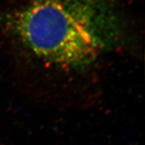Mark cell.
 <instances>
[{"label":"cell","mask_w":145,"mask_h":145,"mask_svg":"<svg viewBox=\"0 0 145 145\" xmlns=\"http://www.w3.org/2000/svg\"><path fill=\"white\" fill-rule=\"evenodd\" d=\"M116 0H33L0 11V30L36 60L81 71L117 47L124 23Z\"/></svg>","instance_id":"6da1fadb"}]
</instances>
